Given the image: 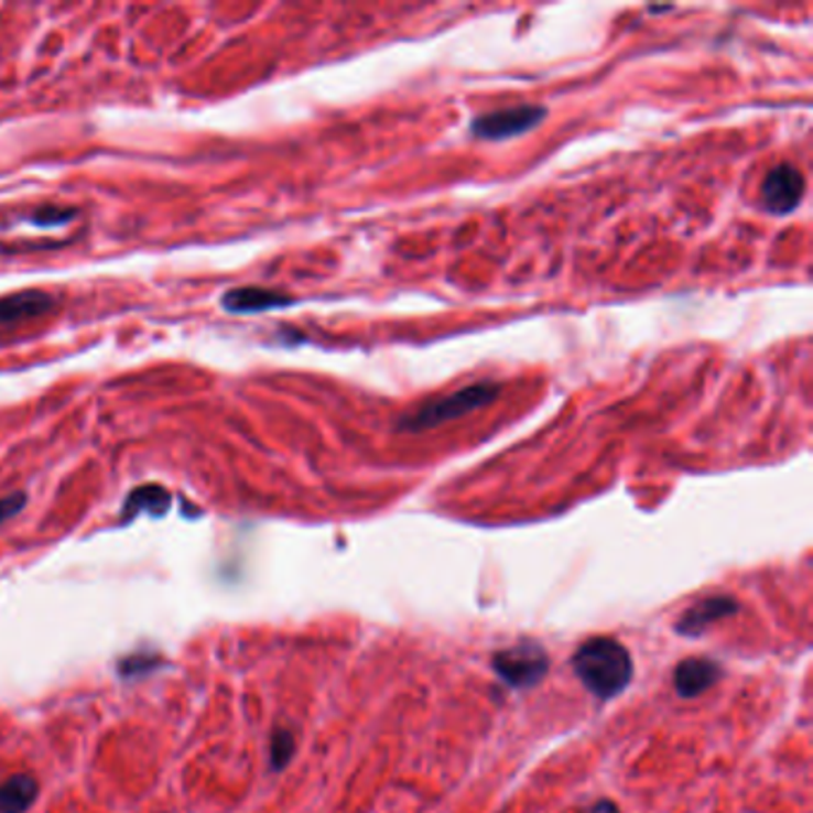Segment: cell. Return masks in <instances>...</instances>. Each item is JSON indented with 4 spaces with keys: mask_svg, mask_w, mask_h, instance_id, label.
Returning <instances> with one entry per match:
<instances>
[{
    "mask_svg": "<svg viewBox=\"0 0 813 813\" xmlns=\"http://www.w3.org/2000/svg\"><path fill=\"white\" fill-rule=\"evenodd\" d=\"M573 668L579 682L599 700H614L632 678L628 649L608 637H594L579 647L573 657Z\"/></svg>",
    "mask_w": 813,
    "mask_h": 813,
    "instance_id": "6da1fadb",
    "label": "cell"
},
{
    "mask_svg": "<svg viewBox=\"0 0 813 813\" xmlns=\"http://www.w3.org/2000/svg\"><path fill=\"white\" fill-rule=\"evenodd\" d=\"M499 391H501V387L494 384V382H477V384H470V387H463V389L454 391V394L442 397L437 401H430L425 405H420L418 411L403 415L401 423H399V430L423 432V430H430V427H437L442 423H448V420H456V418H463L468 413H475V411L485 409V405H489L494 399H497Z\"/></svg>",
    "mask_w": 813,
    "mask_h": 813,
    "instance_id": "7a4b0ae2",
    "label": "cell"
},
{
    "mask_svg": "<svg viewBox=\"0 0 813 813\" xmlns=\"http://www.w3.org/2000/svg\"><path fill=\"white\" fill-rule=\"evenodd\" d=\"M494 671L511 687H532L549 671V659L540 644L522 642L494 657Z\"/></svg>",
    "mask_w": 813,
    "mask_h": 813,
    "instance_id": "3957f363",
    "label": "cell"
},
{
    "mask_svg": "<svg viewBox=\"0 0 813 813\" xmlns=\"http://www.w3.org/2000/svg\"><path fill=\"white\" fill-rule=\"evenodd\" d=\"M546 118V110L542 106H516L497 112H487L470 124V132L477 139L503 141L508 137L525 134L536 124H542Z\"/></svg>",
    "mask_w": 813,
    "mask_h": 813,
    "instance_id": "277c9868",
    "label": "cell"
},
{
    "mask_svg": "<svg viewBox=\"0 0 813 813\" xmlns=\"http://www.w3.org/2000/svg\"><path fill=\"white\" fill-rule=\"evenodd\" d=\"M806 192L804 174L790 163H782L766 174L761 186V198L766 208L778 215H788L800 206Z\"/></svg>",
    "mask_w": 813,
    "mask_h": 813,
    "instance_id": "5b68a950",
    "label": "cell"
},
{
    "mask_svg": "<svg viewBox=\"0 0 813 813\" xmlns=\"http://www.w3.org/2000/svg\"><path fill=\"white\" fill-rule=\"evenodd\" d=\"M55 308V299L41 289H26L0 299V332L12 329L24 323H32L36 317L48 315Z\"/></svg>",
    "mask_w": 813,
    "mask_h": 813,
    "instance_id": "8992f818",
    "label": "cell"
},
{
    "mask_svg": "<svg viewBox=\"0 0 813 813\" xmlns=\"http://www.w3.org/2000/svg\"><path fill=\"white\" fill-rule=\"evenodd\" d=\"M220 303L227 313L246 315V313H263L272 308H286L289 303H294V299L282 292H274V289H265V286H239V289H231V292H227Z\"/></svg>",
    "mask_w": 813,
    "mask_h": 813,
    "instance_id": "52a82bcc",
    "label": "cell"
},
{
    "mask_svg": "<svg viewBox=\"0 0 813 813\" xmlns=\"http://www.w3.org/2000/svg\"><path fill=\"white\" fill-rule=\"evenodd\" d=\"M720 675V668L716 661L708 659H687L675 668V690L685 700L706 692L708 687L716 685Z\"/></svg>",
    "mask_w": 813,
    "mask_h": 813,
    "instance_id": "ba28073f",
    "label": "cell"
},
{
    "mask_svg": "<svg viewBox=\"0 0 813 813\" xmlns=\"http://www.w3.org/2000/svg\"><path fill=\"white\" fill-rule=\"evenodd\" d=\"M735 611H737V604L728 597H714V599L696 601L692 608H687L685 616L680 618L678 630L682 635H700L711 626V622H716L718 618L730 616Z\"/></svg>",
    "mask_w": 813,
    "mask_h": 813,
    "instance_id": "9c48e42d",
    "label": "cell"
},
{
    "mask_svg": "<svg viewBox=\"0 0 813 813\" xmlns=\"http://www.w3.org/2000/svg\"><path fill=\"white\" fill-rule=\"evenodd\" d=\"M39 782L32 776H12L0 785V813H24L36 802Z\"/></svg>",
    "mask_w": 813,
    "mask_h": 813,
    "instance_id": "30bf717a",
    "label": "cell"
},
{
    "mask_svg": "<svg viewBox=\"0 0 813 813\" xmlns=\"http://www.w3.org/2000/svg\"><path fill=\"white\" fill-rule=\"evenodd\" d=\"M170 501H172L170 491H165L163 487H158V485L139 487V489H134L132 494H129L122 518L129 520V518H134L143 511H149L153 516H163L170 508Z\"/></svg>",
    "mask_w": 813,
    "mask_h": 813,
    "instance_id": "8fae6325",
    "label": "cell"
},
{
    "mask_svg": "<svg viewBox=\"0 0 813 813\" xmlns=\"http://www.w3.org/2000/svg\"><path fill=\"white\" fill-rule=\"evenodd\" d=\"M270 754H272L274 771H280V768H284L289 763V759H292V754H294V737H292V733H286V730L274 733Z\"/></svg>",
    "mask_w": 813,
    "mask_h": 813,
    "instance_id": "7c38bea8",
    "label": "cell"
},
{
    "mask_svg": "<svg viewBox=\"0 0 813 813\" xmlns=\"http://www.w3.org/2000/svg\"><path fill=\"white\" fill-rule=\"evenodd\" d=\"M77 217L75 208H41L39 213H34L29 217V223L36 227H57V225H67Z\"/></svg>",
    "mask_w": 813,
    "mask_h": 813,
    "instance_id": "4fadbf2b",
    "label": "cell"
},
{
    "mask_svg": "<svg viewBox=\"0 0 813 813\" xmlns=\"http://www.w3.org/2000/svg\"><path fill=\"white\" fill-rule=\"evenodd\" d=\"M24 506H26V494L22 491H14L10 494V497H0V522L18 516Z\"/></svg>",
    "mask_w": 813,
    "mask_h": 813,
    "instance_id": "5bb4252c",
    "label": "cell"
},
{
    "mask_svg": "<svg viewBox=\"0 0 813 813\" xmlns=\"http://www.w3.org/2000/svg\"><path fill=\"white\" fill-rule=\"evenodd\" d=\"M583 813H618V809L611 802H599V804H594V806L585 809Z\"/></svg>",
    "mask_w": 813,
    "mask_h": 813,
    "instance_id": "9a60e30c",
    "label": "cell"
}]
</instances>
